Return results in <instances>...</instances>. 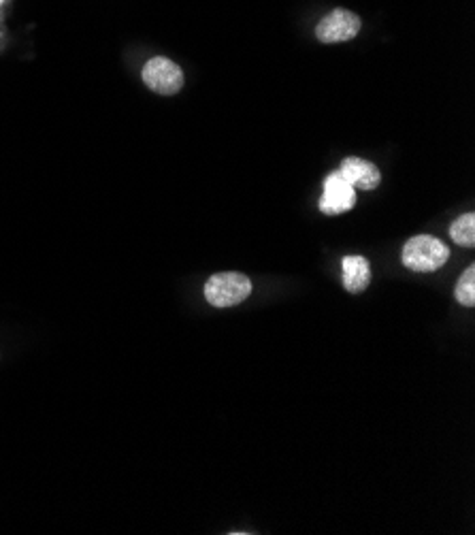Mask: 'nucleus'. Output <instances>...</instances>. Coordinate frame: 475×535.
<instances>
[{"mask_svg":"<svg viewBox=\"0 0 475 535\" xmlns=\"http://www.w3.org/2000/svg\"><path fill=\"white\" fill-rule=\"evenodd\" d=\"M0 3H3V0H0Z\"/></svg>","mask_w":475,"mask_h":535,"instance_id":"9d476101","label":"nucleus"},{"mask_svg":"<svg viewBox=\"0 0 475 535\" xmlns=\"http://www.w3.org/2000/svg\"><path fill=\"white\" fill-rule=\"evenodd\" d=\"M252 293V282L248 275L237 271H226L211 275L205 284V299L209 305L220 307H233L243 303Z\"/></svg>","mask_w":475,"mask_h":535,"instance_id":"f03ea898","label":"nucleus"},{"mask_svg":"<svg viewBox=\"0 0 475 535\" xmlns=\"http://www.w3.org/2000/svg\"><path fill=\"white\" fill-rule=\"evenodd\" d=\"M456 301L465 307L475 305V267L473 265L465 269L461 280H458L456 284Z\"/></svg>","mask_w":475,"mask_h":535,"instance_id":"1a4fd4ad","label":"nucleus"},{"mask_svg":"<svg viewBox=\"0 0 475 535\" xmlns=\"http://www.w3.org/2000/svg\"><path fill=\"white\" fill-rule=\"evenodd\" d=\"M339 173L343 175V180H346L354 190H375L382 184V173L380 169L373 165L369 160L363 158H356L350 156L341 162V169Z\"/></svg>","mask_w":475,"mask_h":535,"instance_id":"423d86ee","label":"nucleus"},{"mask_svg":"<svg viewBox=\"0 0 475 535\" xmlns=\"http://www.w3.org/2000/svg\"><path fill=\"white\" fill-rule=\"evenodd\" d=\"M343 269V286H346L348 293L358 295L367 290L371 284V267L365 256H346L341 261Z\"/></svg>","mask_w":475,"mask_h":535,"instance_id":"0eeeda50","label":"nucleus"},{"mask_svg":"<svg viewBox=\"0 0 475 535\" xmlns=\"http://www.w3.org/2000/svg\"><path fill=\"white\" fill-rule=\"evenodd\" d=\"M360 28H363V20L358 18L356 13L348 9H333L331 13H326L316 26V37L320 43H343L352 41Z\"/></svg>","mask_w":475,"mask_h":535,"instance_id":"20e7f679","label":"nucleus"},{"mask_svg":"<svg viewBox=\"0 0 475 535\" xmlns=\"http://www.w3.org/2000/svg\"><path fill=\"white\" fill-rule=\"evenodd\" d=\"M145 86L156 94L173 96L184 88V73L179 64L165 56H156L143 67Z\"/></svg>","mask_w":475,"mask_h":535,"instance_id":"7ed1b4c3","label":"nucleus"},{"mask_svg":"<svg viewBox=\"0 0 475 535\" xmlns=\"http://www.w3.org/2000/svg\"><path fill=\"white\" fill-rule=\"evenodd\" d=\"M450 237L458 243V246L473 248L475 246V214H463L456 218L450 226Z\"/></svg>","mask_w":475,"mask_h":535,"instance_id":"6e6552de","label":"nucleus"},{"mask_svg":"<svg viewBox=\"0 0 475 535\" xmlns=\"http://www.w3.org/2000/svg\"><path fill=\"white\" fill-rule=\"evenodd\" d=\"M356 203V190L343 180L339 171L331 173L324 180V192L320 197V212L326 216L346 214Z\"/></svg>","mask_w":475,"mask_h":535,"instance_id":"39448f33","label":"nucleus"},{"mask_svg":"<svg viewBox=\"0 0 475 535\" xmlns=\"http://www.w3.org/2000/svg\"><path fill=\"white\" fill-rule=\"evenodd\" d=\"M450 258V248L431 235H418L403 246L401 261L409 271L433 273L444 267Z\"/></svg>","mask_w":475,"mask_h":535,"instance_id":"f257e3e1","label":"nucleus"}]
</instances>
